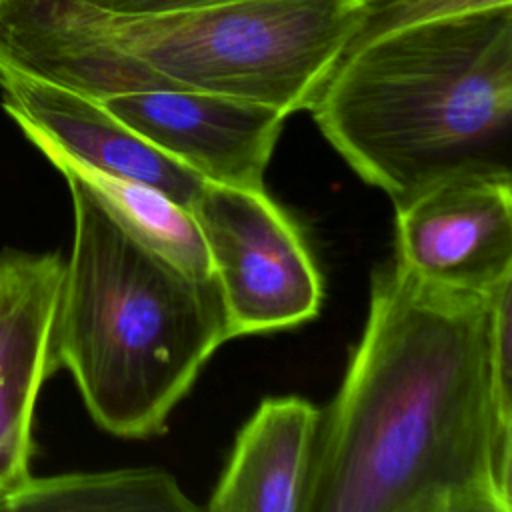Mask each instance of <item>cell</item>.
I'll list each match as a JSON object with an SVG mask.
<instances>
[{"label": "cell", "mask_w": 512, "mask_h": 512, "mask_svg": "<svg viewBox=\"0 0 512 512\" xmlns=\"http://www.w3.org/2000/svg\"><path fill=\"white\" fill-rule=\"evenodd\" d=\"M492 292L396 260L372 274L362 338L320 412L302 512H512L492 462Z\"/></svg>", "instance_id": "obj_1"}, {"label": "cell", "mask_w": 512, "mask_h": 512, "mask_svg": "<svg viewBox=\"0 0 512 512\" xmlns=\"http://www.w3.org/2000/svg\"><path fill=\"white\" fill-rule=\"evenodd\" d=\"M310 112L394 206L456 174L512 176V6L404 26L346 50Z\"/></svg>", "instance_id": "obj_2"}, {"label": "cell", "mask_w": 512, "mask_h": 512, "mask_svg": "<svg viewBox=\"0 0 512 512\" xmlns=\"http://www.w3.org/2000/svg\"><path fill=\"white\" fill-rule=\"evenodd\" d=\"M74 210L52 360L106 432L162 434L202 366L230 340L214 274L198 278L140 242L74 170L58 166Z\"/></svg>", "instance_id": "obj_3"}, {"label": "cell", "mask_w": 512, "mask_h": 512, "mask_svg": "<svg viewBox=\"0 0 512 512\" xmlns=\"http://www.w3.org/2000/svg\"><path fill=\"white\" fill-rule=\"evenodd\" d=\"M0 2L106 44L172 86L256 102L286 118L312 108L360 16L352 0H224L154 12Z\"/></svg>", "instance_id": "obj_4"}, {"label": "cell", "mask_w": 512, "mask_h": 512, "mask_svg": "<svg viewBox=\"0 0 512 512\" xmlns=\"http://www.w3.org/2000/svg\"><path fill=\"white\" fill-rule=\"evenodd\" d=\"M72 86L206 182L264 188L286 120L274 108L172 86L126 54L94 42L76 60Z\"/></svg>", "instance_id": "obj_5"}, {"label": "cell", "mask_w": 512, "mask_h": 512, "mask_svg": "<svg viewBox=\"0 0 512 512\" xmlns=\"http://www.w3.org/2000/svg\"><path fill=\"white\" fill-rule=\"evenodd\" d=\"M230 338L292 328L322 306V278L296 222L264 192L204 182L190 204Z\"/></svg>", "instance_id": "obj_6"}, {"label": "cell", "mask_w": 512, "mask_h": 512, "mask_svg": "<svg viewBox=\"0 0 512 512\" xmlns=\"http://www.w3.org/2000/svg\"><path fill=\"white\" fill-rule=\"evenodd\" d=\"M434 284L490 294L512 278V176L456 174L396 204V258Z\"/></svg>", "instance_id": "obj_7"}, {"label": "cell", "mask_w": 512, "mask_h": 512, "mask_svg": "<svg viewBox=\"0 0 512 512\" xmlns=\"http://www.w3.org/2000/svg\"><path fill=\"white\" fill-rule=\"evenodd\" d=\"M0 94L4 112L44 156L154 186L186 208L206 182L92 96L16 72H0Z\"/></svg>", "instance_id": "obj_8"}, {"label": "cell", "mask_w": 512, "mask_h": 512, "mask_svg": "<svg viewBox=\"0 0 512 512\" xmlns=\"http://www.w3.org/2000/svg\"><path fill=\"white\" fill-rule=\"evenodd\" d=\"M60 254L0 252V504L30 478L32 422L52 360Z\"/></svg>", "instance_id": "obj_9"}, {"label": "cell", "mask_w": 512, "mask_h": 512, "mask_svg": "<svg viewBox=\"0 0 512 512\" xmlns=\"http://www.w3.org/2000/svg\"><path fill=\"white\" fill-rule=\"evenodd\" d=\"M320 410L298 396L264 398L238 432L210 512H302Z\"/></svg>", "instance_id": "obj_10"}, {"label": "cell", "mask_w": 512, "mask_h": 512, "mask_svg": "<svg viewBox=\"0 0 512 512\" xmlns=\"http://www.w3.org/2000/svg\"><path fill=\"white\" fill-rule=\"evenodd\" d=\"M0 510L58 512H190L196 504L160 468H124L30 478Z\"/></svg>", "instance_id": "obj_11"}, {"label": "cell", "mask_w": 512, "mask_h": 512, "mask_svg": "<svg viewBox=\"0 0 512 512\" xmlns=\"http://www.w3.org/2000/svg\"><path fill=\"white\" fill-rule=\"evenodd\" d=\"M46 158L56 168L66 166L84 178L112 214L148 248L192 276L204 278L212 274L208 250L190 208L154 186L102 174L56 154Z\"/></svg>", "instance_id": "obj_12"}, {"label": "cell", "mask_w": 512, "mask_h": 512, "mask_svg": "<svg viewBox=\"0 0 512 512\" xmlns=\"http://www.w3.org/2000/svg\"><path fill=\"white\" fill-rule=\"evenodd\" d=\"M490 422L496 482L512 500V278L492 292Z\"/></svg>", "instance_id": "obj_13"}, {"label": "cell", "mask_w": 512, "mask_h": 512, "mask_svg": "<svg viewBox=\"0 0 512 512\" xmlns=\"http://www.w3.org/2000/svg\"><path fill=\"white\" fill-rule=\"evenodd\" d=\"M496 6H512V0H378L360 8L346 50L404 26Z\"/></svg>", "instance_id": "obj_14"}, {"label": "cell", "mask_w": 512, "mask_h": 512, "mask_svg": "<svg viewBox=\"0 0 512 512\" xmlns=\"http://www.w3.org/2000/svg\"><path fill=\"white\" fill-rule=\"evenodd\" d=\"M224 0H112L110 10L118 12H154V10H170V8H186V6H200Z\"/></svg>", "instance_id": "obj_15"}, {"label": "cell", "mask_w": 512, "mask_h": 512, "mask_svg": "<svg viewBox=\"0 0 512 512\" xmlns=\"http://www.w3.org/2000/svg\"><path fill=\"white\" fill-rule=\"evenodd\" d=\"M80 2H86V4H94V6H100V8H108L112 0H80Z\"/></svg>", "instance_id": "obj_16"}, {"label": "cell", "mask_w": 512, "mask_h": 512, "mask_svg": "<svg viewBox=\"0 0 512 512\" xmlns=\"http://www.w3.org/2000/svg\"><path fill=\"white\" fill-rule=\"evenodd\" d=\"M352 2H356V4L362 8V6H366V4H372V2H378V0H352Z\"/></svg>", "instance_id": "obj_17"}]
</instances>
